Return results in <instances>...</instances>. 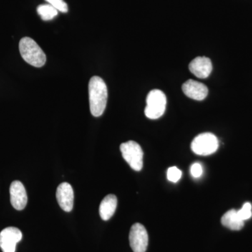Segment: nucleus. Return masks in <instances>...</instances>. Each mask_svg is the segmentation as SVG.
I'll list each match as a JSON object with an SVG mask.
<instances>
[{
  "label": "nucleus",
  "instance_id": "f257e3e1",
  "mask_svg": "<svg viewBox=\"0 0 252 252\" xmlns=\"http://www.w3.org/2000/svg\"><path fill=\"white\" fill-rule=\"evenodd\" d=\"M89 102L91 114L94 117L102 115L107 106L108 91L102 78L94 76L89 84Z\"/></svg>",
  "mask_w": 252,
  "mask_h": 252
},
{
  "label": "nucleus",
  "instance_id": "f03ea898",
  "mask_svg": "<svg viewBox=\"0 0 252 252\" xmlns=\"http://www.w3.org/2000/svg\"><path fill=\"white\" fill-rule=\"evenodd\" d=\"M19 51L23 60L35 67L45 64L46 55L36 41L30 37H23L19 43Z\"/></svg>",
  "mask_w": 252,
  "mask_h": 252
},
{
  "label": "nucleus",
  "instance_id": "7ed1b4c3",
  "mask_svg": "<svg viewBox=\"0 0 252 252\" xmlns=\"http://www.w3.org/2000/svg\"><path fill=\"white\" fill-rule=\"evenodd\" d=\"M167 98L165 94L158 89H154L149 93L147 97V106L144 114L150 119L161 117L166 109Z\"/></svg>",
  "mask_w": 252,
  "mask_h": 252
},
{
  "label": "nucleus",
  "instance_id": "20e7f679",
  "mask_svg": "<svg viewBox=\"0 0 252 252\" xmlns=\"http://www.w3.org/2000/svg\"><path fill=\"white\" fill-rule=\"evenodd\" d=\"M120 150L124 160L131 168L135 171H140L143 167V151L140 145L134 141H128L121 144Z\"/></svg>",
  "mask_w": 252,
  "mask_h": 252
},
{
  "label": "nucleus",
  "instance_id": "39448f33",
  "mask_svg": "<svg viewBox=\"0 0 252 252\" xmlns=\"http://www.w3.org/2000/svg\"><path fill=\"white\" fill-rule=\"evenodd\" d=\"M218 148V139L210 132L200 134L194 138L191 143L192 151L199 156L212 155Z\"/></svg>",
  "mask_w": 252,
  "mask_h": 252
},
{
  "label": "nucleus",
  "instance_id": "423d86ee",
  "mask_svg": "<svg viewBox=\"0 0 252 252\" xmlns=\"http://www.w3.org/2000/svg\"><path fill=\"white\" fill-rule=\"evenodd\" d=\"M129 240L132 251L145 252L148 246L149 236L143 225L137 223L131 227Z\"/></svg>",
  "mask_w": 252,
  "mask_h": 252
},
{
  "label": "nucleus",
  "instance_id": "0eeeda50",
  "mask_svg": "<svg viewBox=\"0 0 252 252\" xmlns=\"http://www.w3.org/2000/svg\"><path fill=\"white\" fill-rule=\"evenodd\" d=\"M21 230L15 227H8L0 233V248L3 252H16V245L22 240Z\"/></svg>",
  "mask_w": 252,
  "mask_h": 252
},
{
  "label": "nucleus",
  "instance_id": "6e6552de",
  "mask_svg": "<svg viewBox=\"0 0 252 252\" xmlns=\"http://www.w3.org/2000/svg\"><path fill=\"white\" fill-rule=\"evenodd\" d=\"M10 200L12 206L17 210H23L27 205V193L19 181H14L10 186Z\"/></svg>",
  "mask_w": 252,
  "mask_h": 252
},
{
  "label": "nucleus",
  "instance_id": "1a4fd4ad",
  "mask_svg": "<svg viewBox=\"0 0 252 252\" xmlns=\"http://www.w3.org/2000/svg\"><path fill=\"white\" fill-rule=\"evenodd\" d=\"M56 198L60 207L64 212L72 211L74 205V190L69 183L63 182L59 186L56 191Z\"/></svg>",
  "mask_w": 252,
  "mask_h": 252
},
{
  "label": "nucleus",
  "instance_id": "9d476101",
  "mask_svg": "<svg viewBox=\"0 0 252 252\" xmlns=\"http://www.w3.org/2000/svg\"><path fill=\"white\" fill-rule=\"evenodd\" d=\"M182 91L187 97L198 101L203 100L208 94V89L205 84L192 79L186 81Z\"/></svg>",
  "mask_w": 252,
  "mask_h": 252
},
{
  "label": "nucleus",
  "instance_id": "9b49d317",
  "mask_svg": "<svg viewBox=\"0 0 252 252\" xmlns=\"http://www.w3.org/2000/svg\"><path fill=\"white\" fill-rule=\"evenodd\" d=\"M189 70L195 77L205 79L210 75L212 71L211 60L206 57H197L189 64Z\"/></svg>",
  "mask_w": 252,
  "mask_h": 252
},
{
  "label": "nucleus",
  "instance_id": "f8f14e48",
  "mask_svg": "<svg viewBox=\"0 0 252 252\" xmlns=\"http://www.w3.org/2000/svg\"><path fill=\"white\" fill-rule=\"evenodd\" d=\"M117 207V197L113 194H109L102 200L99 205V216L102 219V220H109L115 213Z\"/></svg>",
  "mask_w": 252,
  "mask_h": 252
},
{
  "label": "nucleus",
  "instance_id": "ddd939ff",
  "mask_svg": "<svg viewBox=\"0 0 252 252\" xmlns=\"http://www.w3.org/2000/svg\"><path fill=\"white\" fill-rule=\"evenodd\" d=\"M221 223L230 230H240L243 228L245 221L239 217L237 210H231L225 212L222 217Z\"/></svg>",
  "mask_w": 252,
  "mask_h": 252
},
{
  "label": "nucleus",
  "instance_id": "4468645a",
  "mask_svg": "<svg viewBox=\"0 0 252 252\" xmlns=\"http://www.w3.org/2000/svg\"><path fill=\"white\" fill-rule=\"evenodd\" d=\"M37 13L43 21H51L58 15L59 11L49 4L39 5L37 7Z\"/></svg>",
  "mask_w": 252,
  "mask_h": 252
},
{
  "label": "nucleus",
  "instance_id": "2eb2a0df",
  "mask_svg": "<svg viewBox=\"0 0 252 252\" xmlns=\"http://www.w3.org/2000/svg\"><path fill=\"white\" fill-rule=\"evenodd\" d=\"M252 206L251 203H246L244 204L243 207L238 211L239 217H240L244 221L250 220L252 217Z\"/></svg>",
  "mask_w": 252,
  "mask_h": 252
},
{
  "label": "nucleus",
  "instance_id": "dca6fc26",
  "mask_svg": "<svg viewBox=\"0 0 252 252\" xmlns=\"http://www.w3.org/2000/svg\"><path fill=\"white\" fill-rule=\"evenodd\" d=\"M167 180L170 182H178L182 177V171L177 167H171L168 169L167 172Z\"/></svg>",
  "mask_w": 252,
  "mask_h": 252
},
{
  "label": "nucleus",
  "instance_id": "f3484780",
  "mask_svg": "<svg viewBox=\"0 0 252 252\" xmlns=\"http://www.w3.org/2000/svg\"><path fill=\"white\" fill-rule=\"evenodd\" d=\"M46 1L61 12L67 13L68 11L67 3L63 0H46Z\"/></svg>",
  "mask_w": 252,
  "mask_h": 252
},
{
  "label": "nucleus",
  "instance_id": "a211bd4d",
  "mask_svg": "<svg viewBox=\"0 0 252 252\" xmlns=\"http://www.w3.org/2000/svg\"><path fill=\"white\" fill-rule=\"evenodd\" d=\"M203 167L198 162H195L190 167V173L195 178H199V177H201V175H203Z\"/></svg>",
  "mask_w": 252,
  "mask_h": 252
}]
</instances>
